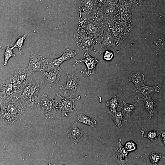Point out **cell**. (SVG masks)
<instances>
[{"instance_id":"21","label":"cell","mask_w":165,"mask_h":165,"mask_svg":"<svg viewBox=\"0 0 165 165\" xmlns=\"http://www.w3.org/2000/svg\"><path fill=\"white\" fill-rule=\"evenodd\" d=\"M77 124V122L73 123L67 131L68 137L75 144L77 143L81 137L85 133V131L79 129Z\"/></svg>"},{"instance_id":"25","label":"cell","mask_w":165,"mask_h":165,"mask_svg":"<svg viewBox=\"0 0 165 165\" xmlns=\"http://www.w3.org/2000/svg\"><path fill=\"white\" fill-rule=\"evenodd\" d=\"M77 122L82 123L92 127H94L97 123L96 120L87 116L84 113H79L78 114Z\"/></svg>"},{"instance_id":"27","label":"cell","mask_w":165,"mask_h":165,"mask_svg":"<svg viewBox=\"0 0 165 165\" xmlns=\"http://www.w3.org/2000/svg\"><path fill=\"white\" fill-rule=\"evenodd\" d=\"M13 48L10 47L9 45L6 46L4 53V61L3 64L7 66L9 59L12 57L15 56V54L13 51Z\"/></svg>"},{"instance_id":"8","label":"cell","mask_w":165,"mask_h":165,"mask_svg":"<svg viewBox=\"0 0 165 165\" xmlns=\"http://www.w3.org/2000/svg\"><path fill=\"white\" fill-rule=\"evenodd\" d=\"M98 4L92 0H81L77 8L80 20L95 17L98 9Z\"/></svg>"},{"instance_id":"7","label":"cell","mask_w":165,"mask_h":165,"mask_svg":"<svg viewBox=\"0 0 165 165\" xmlns=\"http://www.w3.org/2000/svg\"><path fill=\"white\" fill-rule=\"evenodd\" d=\"M115 41L112 35L109 27L97 39V41L93 50L99 54L107 50H116Z\"/></svg>"},{"instance_id":"15","label":"cell","mask_w":165,"mask_h":165,"mask_svg":"<svg viewBox=\"0 0 165 165\" xmlns=\"http://www.w3.org/2000/svg\"><path fill=\"white\" fill-rule=\"evenodd\" d=\"M15 97L13 86V76L0 82V101Z\"/></svg>"},{"instance_id":"24","label":"cell","mask_w":165,"mask_h":165,"mask_svg":"<svg viewBox=\"0 0 165 165\" xmlns=\"http://www.w3.org/2000/svg\"><path fill=\"white\" fill-rule=\"evenodd\" d=\"M109 116L115 123L116 125L119 128L122 126V121L123 119V116L121 112H118L116 111L112 112L108 111Z\"/></svg>"},{"instance_id":"20","label":"cell","mask_w":165,"mask_h":165,"mask_svg":"<svg viewBox=\"0 0 165 165\" xmlns=\"http://www.w3.org/2000/svg\"><path fill=\"white\" fill-rule=\"evenodd\" d=\"M128 81L133 82L135 86L134 91L138 89L144 84L145 75L139 72H131L127 73Z\"/></svg>"},{"instance_id":"6","label":"cell","mask_w":165,"mask_h":165,"mask_svg":"<svg viewBox=\"0 0 165 165\" xmlns=\"http://www.w3.org/2000/svg\"><path fill=\"white\" fill-rule=\"evenodd\" d=\"M36 107L47 118H50L59 109L58 104L55 99L46 94H38Z\"/></svg>"},{"instance_id":"26","label":"cell","mask_w":165,"mask_h":165,"mask_svg":"<svg viewBox=\"0 0 165 165\" xmlns=\"http://www.w3.org/2000/svg\"><path fill=\"white\" fill-rule=\"evenodd\" d=\"M119 98L116 95L106 102V105L109 108V111L113 112L116 111V108L120 105Z\"/></svg>"},{"instance_id":"11","label":"cell","mask_w":165,"mask_h":165,"mask_svg":"<svg viewBox=\"0 0 165 165\" xmlns=\"http://www.w3.org/2000/svg\"><path fill=\"white\" fill-rule=\"evenodd\" d=\"M133 3L131 0H119L116 7L119 20L123 22H131V8Z\"/></svg>"},{"instance_id":"33","label":"cell","mask_w":165,"mask_h":165,"mask_svg":"<svg viewBox=\"0 0 165 165\" xmlns=\"http://www.w3.org/2000/svg\"><path fill=\"white\" fill-rule=\"evenodd\" d=\"M160 135L161 140L165 145V131H161L159 132Z\"/></svg>"},{"instance_id":"22","label":"cell","mask_w":165,"mask_h":165,"mask_svg":"<svg viewBox=\"0 0 165 165\" xmlns=\"http://www.w3.org/2000/svg\"><path fill=\"white\" fill-rule=\"evenodd\" d=\"M139 101V100H137L136 102L134 104L127 103L124 101H123V107L120 106H119L122 109L121 112L123 116V120L127 122L135 110Z\"/></svg>"},{"instance_id":"18","label":"cell","mask_w":165,"mask_h":165,"mask_svg":"<svg viewBox=\"0 0 165 165\" xmlns=\"http://www.w3.org/2000/svg\"><path fill=\"white\" fill-rule=\"evenodd\" d=\"M160 88L157 85L148 86L145 84L137 89L136 97L139 101L141 99L151 97L156 93L160 91Z\"/></svg>"},{"instance_id":"9","label":"cell","mask_w":165,"mask_h":165,"mask_svg":"<svg viewBox=\"0 0 165 165\" xmlns=\"http://www.w3.org/2000/svg\"><path fill=\"white\" fill-rule=\"evenodd\" d=\"M73 37L78 47L83 51L92 50L96 44L97 39L77 29Z\"/></svg>"},{"instance_id":"1","label":"cell","mask_w":165,"mask_h":165,"mask_svg":"<svg viewBox=\"0 0 165 165\" xmlns=\"http://www.w3.org/2000/svg\"><path fill=\"white\" fill-rule=\"evenodd\" d=\"M25 107L20 98L0 101V117L4 123L12 124L24 112Z\"/></svg>"},{"instance_id":"31","label":"cell","mask_w":165,"mask_h":165,"mask_svg":"<svg viewBox=\"0 0 165 165\" xmlns=\"http://www.w3.org/2000/svg\"><path fill=\"white\" fill-rule=\"evenodd\" d=\"M123 146L128 152L134 151L137 148V145L136 144L132 141H127Z\"/></svg>"},{"instance_id":"30","label":"cell","mask_w":165,"mask_h":165,"mask_svg":"<svg viewBox=\"0 0 165 165\" xmlns=\"http://www.w3.org/2000/svg\"><path fill=\"white\" fill-rule=\"evenodd\" d=\"M27 36V35L25 34L20 36L17 39L13 46L12 47L13 49L15 48H17L19 50L20 55H21V50L24 46V42Z\"/></svg>"},{"instance_id":"19","label":"cell","mask_w":165,"mask_h":165,"mask_svg":"<svg viewBox=\"0 0 165 165\" xmlns=\"http://www.w3.org/2000/svg\"><path fill=\"white\" fill-rule=\"evenodd\" d=\"M32 74L28 68H18L15 71L13 79L25 85L32 80Z\"/></svg>"},{"instance_id":"16","label":"cell","mask_w":165,"mask_h":165,"mask_svg":"<svg viewBox=\"0 0 165 165\" xmlns=\"http://www.w3.org/2000/svg\"><path fill=\"white\" fill-rule=\"evenodd\" d=\"M113 152L115 161L119 165H124L130 160L127 158L128 152L121 145V138L119 139L115 147Z\"/></svg>"},{"instance_id":"32","label":"cell","mask_w":165,"mask_h":165,"mask_svg":"<svg viewBox=\"0 0 165 165\" xmlns=\"http://www.w3.org/2000/svg\"><path fill=\"white\" fill-rule=\"evenodd\" d=\"M103 58L106 61H111L113 58L114 54L112 50H107L104 52Z\"/></svg>"},{"instance_id":"35","label":"cell","mask_w":165,"mask_h":165,"mask_svg":"<svg viewBox=\"0 0 165 165\" xmlns=\"http://www.w3.org/2000/svg\"><path fill=\"white\" fill-rule=\"evenodd\" d=\"M119 0H103L105 2H117Z\"/></svg>"},{"instance_id":"36","label":"cell","mask_w":165,"mask_h":165,"mask_svg":"<svg viewBox=\"0 0 165 165\" xmlns=\"http://www.w3.org/2000/svg\"><path fill=\"white\" fill-rule=\"evenodd\" d=\"M94 1L97 2L98 1H102L103 0H92Z\"/></svg>"},{"instance_id":"14","label":"cell","mask_w":165,"mask_h":165,"mask_svg":"<svg viewBox=\"0 0 165 165\" xmlns=\"http://www.w3.org/2000/svg\"><path fill=\"white\" fill-rule=\"evenodd\" d=\"M62 73L60 66L43 72L46 86L49 88L55 87L59 83Z\"/></svg>"},{"instance_id":"12","label":"cell","mask_w":165,"mask_h":165,"mask_svg":"<svg viewBox=\"0 0 165 165\" xmlns=\"http://www.w3.org/2000/svg\"><path fill=\"white\" fill-rule=\"evenodd\" d=\"M66 75V82L64 85L61 86L60 89L63 90L64 95L69 94L71 96H74L80 91L81 82L76 76L70 75L68 72Z\"/></svg>"},{"instance_id":"10","label":"cell","mask_w":165,"mask_h":165,"mask_svg":"<svg viewBox=\"0 0 165 165\" xmlns=\"http://www.w3.org/2000/svg\"><path fill=\"white\" fill-rule=\"evenodd\" d=\"M70 95L68 97H63L57 93H56V95L55 99L58 104V108L62 112L61 114L64 116H68V113L73 112L74 109L77 111L75 108L74 102L76 100H79L81 97L79 96L77 97L73 98Z\"/></svg>"},{"instance_id":"29","label":"cell","mask_w":165,"mask_h":165,"mask_svg":"<svg viewBox=\"0 0 165 165\" xmlns=\"http://www.w3.org/2000/svg\"><path fill=\"white\" fill-rule=\"evenodd\" d=\"M149 159L151 163V165H157L161 158L164 159V156L157 152H153L149 155Z\"/></svg>"},{"instance_id":"34","label":"cell","mask_w":165,"mask_h":165,"mask_svg":"<svg viewBox=\"0 0 165 165\" xmlns=\"http://www.w3.org/2000/svg\"><path fill=\"white\" fill-rule=\"evenodd\" d=\"M133 3L136 4H139L142 2L145 1L147 0H131Z\"/></svg>"},{"instance_id":"4","label":"cell","mask_w":165,"mask_h":165,"mask_svg":"<svg viewBox=\"0 0 165 165\" xmlns=\"http://www.w3.org/2000/svg\"><path fill=\"white\" fill-rule=\"evenodd\" d=\"M116 3L105 2L103 0L98 2L96 16L101 19L105 24L110 26L119 19Z\"/></svg>"},{"instance_id":"2","label":"cell","mask_w":165,"mask_h":165,"mask_svg":"<svg viewBox=\"0 0 165 165\" xmlns=\"http://www.w3.org/2000/svg\"><path fill=\"white\" fill-rule=\"evenodd\" d=\"M108 27L101 19L95 16L89 19L80 20L77 29L97 39Z\"/></svg>"},{"instance_id":"13","label":"cell","mask_w":165,"mask_h":165,"mask_svg":"<svg viewBox=\"0 0 165 165\" xmlns=\"http://www.w3.org/2000/svg\"><path fill=\"white\" fill-rule=\"evenodd\" d=\"M74 59L76 62L73 66H75L76 64L80 62L84 63L86 65V68L81 71V72L83 74L86 75L88 76L94 73L97 63L102 60H98L97 58L91 56L89 54L88 51H86L85 53L82 58L79 60H76L75 58Z\"/></svg>"},{"instance_id":"23","label":"cell","mask_w":165,"mask_h":165,"mask_svg":"<svg viewBox=\"0 0 165 165\" xmlns=\"http://www.w3.org/2000/svg\"><path fill=\"white\" fill-rule=\"evenodd\" d=\"M144 102L145 111L149 113L148 118L151 119L153 115L155 110L158 103L153 101L151 97L141 99Z\"/></svg>"},{"instance_id":"28","label":"cell","mask_w":165,"mask_h":165,"mask_svg":"<svg viewBox=\"0 0 165 165\" xmlns=\"http://www.w3.org/2000/svg\"><path fill=\"white\" fill-rule=\"evenodd\" d=\"M142 134V136L145 138L149 139L153 142H156L158 136L160 135L159 132L157 130H151L145 133Z\"/></svg>"},{"instance_id":"5","label":"cell","mask_w":165,"mask_h":165,"mask_svg":"<svg viewBox=\"0 0 165 165\" xmlns=\"http://www.w3.org/2000/svg\"><path fill=\"white\" fill-rule=\"evenodd\" d=\"M132 22H126L118 20L109 26L116 47H119L127 37L132 29Z\"/></svg>"},{"instance_id":"3","label":"cell","mask_w":165,"mask_h":165,"mask_svg":"<svg viewBox=\"0 0 165 165\" xmlns=\"http://www.w3.org/2000/svg\"><path fill=\"white\" fill-rule=\"evenodd\" d=\"M40 89L38 79L32 80L24 86L20 94V98L25 107L33 109L36 107Z\"/></svg>"},{"instance_id":"17","label":"cell","mask_w":165,"mask_h":165,"mask_svg":"<svg viewBox=\"0 0 165 165\" xmlns=\"http://www.w3.org/2000/svg\"><path fill=\"white\" fill-rule=\"evenodd\" d=\"M44 58L41 56L31 53L28 68L32 73L39 72H42Z\"/></svg>"}]
</instances>
